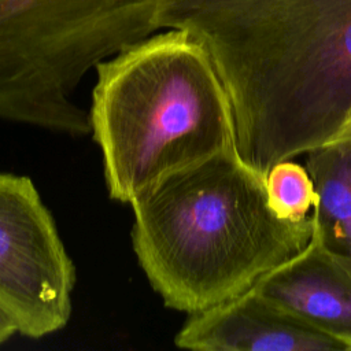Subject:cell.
<instances>
[{
	"label": "cell",
	"mask_w": 351,
	"mask_h": 351,
	"mask_svg": "<svg viewBox=\"0 0 351 351\" xmlns=\"http://www.w3.org/2000/svg\"><path fill=\"white\" fill-rule=\"evenodd\" d=\"M158 26L206 48L237 154L265 177L351 134V0H169Z\"/></svg>",
	"instance_id": "6da1fadb"
},
{
	"label": "cell",
	"mask_w": 351,
	"mask_h": 351,
	"mask_svg": "<svg viewBox=\"0 0 351 351\" xmlns=\"http://www.w3.org/2000/svg\"><path fill=\"white\" fill-rule=\"evenodd\" d=\"M132 244L166 307L188 314L250 289L310 241L311 217L280 218L266 177L229 149L170 173L132 202Z\"/></svg>",
	"instance_id": "7a4b0ae2"
},
{
	"label": "cell",
	"mask_w": 351,
	"mask_h": 351,
	"mask_svg": "<svg viewBox=\"0 0 351 351\" xmlns=\"http://www.w3.org/2000/svg\"><path fill=\"white\" fill-rule=\"evenodd\" d=\"M95 69L88 114L112 200L130 203L165 176L236 148L225 88L186 30L152 33Z\"/></svg>",
	"instance_id": "3957f363"
},
{
	"label": "cell",
	"mask_w": 351,
	"mask_h": 351,
	"mask_svg": "<svg viewBox=\"0 0 351 351\" xmlns=\"http://www.w3.org/2000/svg\"><path fill=\"white\" fill-rule=\"evenodd\" d=\"M169 0H0V118L90 132L73 95L101 60L159 30Z\"/></svg>",
	"instance_id": "277c9868"
},
{
	"label": "cell",
	"mask_w": 351,
	"mask_h": 351,
	"mask_svg": "<svg viewBox=\"0 0 351 351\" xmlns=\"http://www.w3.org/2000/svg\"><path fill=\"white\" fill-rule=\"evenodd\" d=\"M75 270L34 184L0 171V307L38 339L71 314Z\"/></svg>",
	"instance_id": "5b68a950"
},
{
	"label": "cell",
	"mask_w": 351,
	"mask_h": 351,
	"mask_svg": "<svg viewBox=\"0 0 351 351\" xmlns=\"http://www.w3.org/2000/svg\"><path fill=\"white\" fill-rule=\"evenodd\" d=\"M174 343L180 348L200 351H348L339 340L261 295L254 285L232 299L189 314Z\"/></svg>",
	"instance_id": "8992f818"
},
{
	"label": "cell",
	"mask_w": 351,
	"mask_h": 351,
	"mask_svg": "<svg viewBox=\"0 0 351 351\" xmlns=\"http://www.w3.org/2000/svg\"><path fill=\"white\" fill-rule=\"evenodd\" d=\"M254 288L351 351V265L325 250L315 237L263 274Z\"/></svg>",
	"instance_id": "52a82bcc"
},
{
	"label": "cell",
	"mask_w": 351,
	"mask_h": 351,
	"mask_svg": "<svg viewBox=\"0 0 351 351\" xmlns=\"http://www.w3.org/2000/svg\"><path fill=\"white\" fill-rule=\"evenodd\" d=\"M304 167L317 193L311 236L351 265V134L308 151Z\"/></svg>",
	"instance_id": "ba28073f"
},
{
	"label": "cell",
	"mask_w": 351,
	"mask_h": 351,
	"mask_svg": "<svg viewBox=\"0 0 351 351\" xmlns=\"http://www.w3.org/2000/svg\"><path fill=\"white\" fill-rule=\"evenodd\" d=\"M266 189L273 211L282 219L300 221L314 207L317 193L306 167L281 160L266 174Z\"/></svg>",
	"instance_id": "9c48e42d"
},
{
	"label": "cell",
	"mask_w": 351,
	"mask_h": 351,
	"mask_svg": "<svg viewBox=\"0 0 351 351\" xmlns=\"http://www.w3.org/2000/svg\"><path fill=\"white\" fill-rule=\"evenodd\" d=\"M15 333H18V328L14 319L0 307V344L7 341Z\"/></svg>",
	"instance_id": "30bf717a"
}]
</instances>
